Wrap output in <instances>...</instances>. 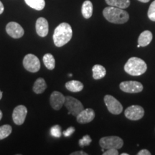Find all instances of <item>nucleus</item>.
<instances>
[{"instance_id": "nucleus-1", "label": "nucleus", "mask_w": 155, "mask_h": 155, "mask_svg": "<svg viewBox=\"0 0 155 155\" xmlns=\"http://www.w3.org/2000/svg\"><path fill=\"white\" fill-rule=\"evenodd\" d=\"M73 37V30L68 23H61L55 29L53 33V42L56 47H63L66 45Z\"/></svg>"}, {"instance_id": "nucleus-2", "label": "nucleus", "mask_w": 155, "mask_h": 155, "mask_svg": "<svg viewBox=\"0 0 155 155\" xmlns=\"http://www.w3.org/2000/svg\"><path fill=\"white\" fill-rule=\"evenodd\" d=\"M103 15L106 20L114 24H124L129 19V15L127 12L111 6H108L104 9Z\"/></svg>"}, {"instance_id": "nucleus-3", "label": "nucleus", "mask_w": 155, "mask_h": 155, "mask_svg": "<svg viewBox=\"0 0 155 155\" xmlns=\"http://www.w3.org/2000/svg\"><path fill=\"white\" fill-rule=\"evenodd\" d=\"M147 70V63L142 59L137 57L129 58L124 65V71L132 76L143 75Z\"/></svg>"}, {"instance_id": "nucleus-4", "label": "nucleus", "mask_w": 155, "mask_h": 155, "mask_svg": "<svg viewBox=\"0 0 155 155\" xmlns=\"http://www.w3.org/2000/svg\"><path fill=\"white\" fill-rule=\"evenodd\" d=\"M99 144L101 148H104V150L111 148L119 150L123 147L124 141L121 138L116 136H109L102 137L99 141Z\"/></svg>"}, {"instance_id": "nucleus-5", "label": "nucleus", "mask_w": 155, "mask_h": 155, "mask_svg": "<svg viewBox=\"0 0 155 155\" xmlns=\"http://www.w3.org/2000/svg\"><path fill=\"white\" fill-rule=\"evenodd\" d=\"M64 104L68 110V114H72L73 116H77L80 112L84 109L82 103L72 96H68L65 97Z\"/></svg>"}, {"instance_id": "nucleus-6", "label": "nucleus", "mask_w": 155, "mask_h": 155, "mask_svg": "<svg viewBox=\"0 0 155 155\" xmlns=\"http://www.w3.org/2000/svg\"><path fill=\"white\" fill-rule=\"evenodd\" d=\"M23 66L29 72L37 73L40 69V60L33 54H28L23 59Z\"/></svg>"}, {"instance_id": "nucleus-7", "label": "nucleus", "mask_w": 155, "mask_h": 155, "mask_svg": "<svg viewBox=\"0 0 155 155\" xmlns=\"http://www.w3.org/2000/svg\"><path fill=\"white\" fill-rule=\"evenodd\" d=\"M105 103L108 111L114 115H119L123 111V106L119 101L111 95H106L104 97Z\"/></svg>"}, {"instance_id": "nucleus-8", "label": "nucleus", "mask_w": 155, "mask_h": 155, "mask_svg": "<svg viewBox=\"0 0 155 155\" xmlns=\"http://www.w3.org/2000/svg\"><path fill=\"white\" fill-rule=\"evenodd\" d=\"M119 88L122 91L128 94H138L143 91V85L140 82L134 81H123L120 83Z\"/></svg>"}, {"instance_id": "nucleus-9", "label": "nucleus", "mask_w": 155, "mask_h": 155, "mask_svg": "<svg viewBox=\"0 0 155 155\" xmlns=\"http://www.w3.org/2000/svg\"><path fill=\"white\" fill-rule=\"evenodd\" d=\"M124 115L128 119L137 121L143 118L144 115V110L140 106L132 105L125 110Z\"/></svg>"}, {"instance_id": "nucleus-10", "label": "nucleus", "mask_w": 155, "mask_h": 155, "mask_svg": "<svg viewBox=\"0 0 155 155\" xmlns=\"http://www.w3.org/2000/svg\"><path fill=\"white\" fill-rule=\"evenodd\" d=\"M6 32L11 38L19 39L24 35L25 31L19 23L10 22L6 26Z\"/></svg>"}, {"instance_id": "nucleus-11", "label": "nucleus", "mask_w": 155, "mask_h": 155, "mask_svg": "<svg viewBox=\"0 0 155 155\" xmlns=\"http://www.w3.org/2000/svg\"><path fill=\"white\" fill-rule=\"evenodd\" d=\"M28 114V108L24 105H19L15 108L12 113V119L15 124L22 125L24 124Z\"/></svg>"}, {"instance_id": "nucleus-12", "label": "nucleus", "mask_w": 155, "mask_h": 155, "mask_svg": "<svg viewBox=\"0 0 155 155\" xmlns=\"http://www.w3.org/2000/svg\"><path fill=\"white\" fill-rule=\"evenodd\" d=\"M65 97L59 91H53L50 95V103L53 109L58 111L62 108L65 103Z\"/></svg>"}, {"instance_id": "nucleus-13", "label": "nucleus", "mask_w": 155, "mask_h": 155, "mask_svg": "<svg viewBox=\"0 0 155 155\" xmlns=\"http://www.w3.org/2000/svg\"><path fill=\"white\" fill-rule=\"evenodd\" d=\"M37 34L41 38H45L48 35L49 32V25L48 20L44 17H39L37 19L35 24Z\"/></svg>"}, {"instance_id": "nucleus-14", "label": "nucleus", "mask_w": 155, "mask_h": 155, "mask_svg": "<svg viewBox=\"0 0 155 155\" xmlns=\"http://www.w3.org/2000/svg\"><path fill=\"white\" fill-rule=\"evenodd\" d=\"M95 116L96 114L92 108H86L78 114V115L76 116V119L79 124H83L91 122L94 119Z\"/></svg>"}, {"instance_id": "nucleus-15", "label": "nucleus", "mask_w": 155, "mask_h": 155, "mask_svg": "<svg viewBox=\"0 0 155 155\" xmlns=\"http://www.w3.org/2000/svg\"><path fill=\"white\" fill-rule=\"evenodd\" d=\"M153 38V35L150 30H145L142 32L138 38V44L141 47H146L150 44Z\"/></svg>"}, {"instance_id": "nucleus-16", "label": "nucleus", "mask_w": 155, "mask_h": 155, "mask_svg": "<svg viewBox=\"0 0 155 155\" xmlns=\"http://www.w3.org/2000/svg\"><path fill=\"white\" fill-rule=\"evenodd\" d=\"M93 4L89 0H86L83 3L82 7H81V13H82L83 17L85 19L91 18L93 15Z\"/></svg>"}, {"instance_id": "nucleus-17", "label": "nucleus", "mask_w": 155, "mask_h": 155, "mask_svg": "<svg viewBox=\"0 0 155 155\" xmlns=\"http://www.w3.org/2000/svg\"><path fill=\"white\" fill-rule=\"evenodd\" d=\"M83 84L81 81H70L65 83V88H66L69 91L77 93L80 92L83 89Z\"/></svg>"}, {"instance_id": "nucleus-18", "label": "nucleus", "mask_w": 155, "mask_h": 155, "mask_svg": "<svg viewBox=\"0 0 155 155\" xmlns=\"http://www.w3.org/2000/svg\"><path fill=\"white\" fill-rule=\"evenodd\" d=\"M93 78L95 80H99L105 77L106 75V70L105 68L101 65H95L92 68Z\"/></svg>"}, {"instance_id": "nucleus-19", "label": "nucleus", "mask_w": 155, "mask_h": 155, "mask_svg": "<svg viewBox=\"0 0 155 155\" xmlns=\"http://www.w3.org/2000/svg\"><path fill=\"white\" fill-rule=\"evenodd\" d=\"M47 88V84L45 81L42 78H39L37 79L33 86V91L37 94H42Z\"/></svg>"}, {"instance_id": "nucleus-20", "label": "nucleus", "mask_w": 155, "mask_h": 155, "mask_svg": "<svg viewBox=\"0 0 155 155\" xmlns=\"http://www.w3.org/2000/svg\"><path fill=\"white\" fill-rule=\"evenodd\" d=\"M108 6L119 7L121 9H126L130 5V0H105Z\"/></svg>"}, {"instance_id": "nucleus-21", "label": "nucleus", "mask_w": 155, "mask_h": 155, "mask_svg": "<svg viewBox=\"0 0 155 155\" xmlns=\"http://www.w3.org/2000/svg\"><path fill=\"white\" fill-rule=\"evenodd\" d=\"M25 2L29 7L38 11L42 10L45 6V0H25Z\"/></svg>"}, {"instance_id": "nucleus-22", "label": "nucleus", "mask_w": 155, "mask_h": 155, "mask_svg": "<svg viewBox=\"0 0 155 155\" xmlns=\"http://www.w3.org/2000/svg\"><path fill=\"white\" fill-rule=\"evenodd\" d=\"M43 63L48 70H53L55 67V60L53 55L50 53H47L43 56Z\"/></svg>"}, {"instance_id": "nucleus-23", "label": "nucleus", "mask_w": 155, "mask_h": 155, "mask_svg": "<svg viewBox=\"0 0 155 155\" xmlns=\"http://www.w3.org/2000/svg\"><path fill=\"white\" fill-rule=\"evenodd\" d=\"M12 131V128L10 125L5 124L0 127V140L5 139L11 134Z\"/></svg>"}, {"instance_id": "nucleus-24", "label": "nucleus", "mask_w": 155, "mask_h": 155, "mask_svg": "<svg viewBox=\"0 0 155 155\" xmlns=\"http://www.w3.org/2000/svg\"><path fill=\"white\" fill-rule=\"evenodd\" d=\"M50 134H51L53 137H56V138H59L63 134V132L61 131V127L59 125L54 126L50 129Z\"/></svg>"}, {"instance_id": "nucleus-25", "label": "nucleus", "mask_w": 155, "mask_h": 155, "mask_svg": "<svg viewBox=\"0 0 155 155\" xmlns=\"http://www.w3.org/2000/svg\"><path fill=\"white\" fill-rule=\"evenodd\" d=\"M147 15L150 20L155 22V0L151 3L150 7H149Z\"/></svg>"}, {"instance_id": "nucleus-26", "label": "nucleus", "mask_w": 155, "mask_h": 155, "mask_svg": "<svg viewBox=\"0 0 155 155\" xmlns=\"http://www.w3.org/2000/svg\"><path fill=\"white\" fill-rule=\"evenodd\" d=\"M91 141L92 139L90 137V136L85 135L82 139L79 140V145L82 147L85 146H88V145L91 143Z\"/></svg>"}, {"instance_id": "nucleus-27", "label": "nucleus", "mask_w": 155, "mask_h": 155, "mask_svg": "<svg viewBox=\"0 0 155 155\" xmlns=\"http://www.w3.org/2000/svg\"><path fill=\"white\" fill-rule=\"evenodd\" d=\"M104 155H118L119 154V152H118V150L114 148L108 149V150H106V152H104L103 153Z\"/></svg>"}, {"instance_id": "nucleus-28", "label": "nucleus", "mask_w": 155, "mask_h": 155, "mask_svg": "<svg viewBox=\"0 0 155 155\" xmlns=\"http://www.w3.org/2000/svg\"><path fill=\"white\" fill-rule=\"evenodd\" d=\"M75 128L73 127H69L68 129H67L65 131H64L63 132V134L65 136V137H70V136H71L73 133L75 132Z\"/></svg>"}, {"instance_id": "nucleus-29", "label": "nucleus", "mask_w": 155, "mask_h": 155, "mask_svg": "<svg viewBox=\"0 0 155 155\" xmlns=\"http://www.w3.org/2000/svg\"><path fill=\"white\" fill-rule=\"evenodd\" d=\"M137 155H151V152L147 150H141L137 153Z\"/></svg>"}, {"instance_id": "nucleus-30", "label": "nucleus", "mask_w": 155, "mask_h": 155, "mask_svg": "<svg viewBox=\"0 0 155 155\" xmlns=\"http://www.w3.org/2000/svg\"><path fill=\"white\" fill-rule=\"evenodd\" d=\"M71 155H88V154L86 152H84L83 151H78V152L71 153Z\"/></svg>"}, {"instance_id": "nucleus-31", "label": "nucleus", "mask_w": 155, "mask_h": 155, "mask_svg": "<svg viewBox=\"0 0 155 155\" xmlns=\"http://www.w3.org/2000/svg\"><path fill=\"white\" fill-rule=\"evenodd\" d=\"M4 9H5V7H4L3 4L1 1H0V15L2 14L3 12H4Z\"/></svg>"}, {"instance_id": "nucleus-32", "label": "nucleus", "mask_w": 155, "mask_h": 155, "mask_svg": "<svg viewBox=\"0 0 155 155\" xmlns=\"http://www.w3.org/2000/svg\"><path fill=\"white\" fill-rule=\"evenodd\" d=\"M138 1L140 2H142V3H147V2H149L150 0H138Z\"/></svg>"}, {"instance_id": "nucleus-33", "label": "nucleus", "mask_w": 155, "mask_h": 155, "mask_svg": "<svg viewBox=\"0 0 155 155\" xmlns=\"http://www.w3.org/2000/svg\"><path fill=\"white\" fill-rule=\"evenodd\" d=\"M2 111L1 110H0V121H1V119H2Z\"/></svg>"}, {"instance_id": "nucleus-34", "label": "nucleus", "mask_w": 155, "mask_h": 155, "mask_svg": "<svg viewBox=\"0 0 155 155\" xmlns=\"http://www.w3.org/2000/svg\"><path fill=\"white\" fill-rule=\"evenodd\" d=\"M2 96H3L2 91H0V100H1L2 98Z\"/></svg>"}, {"instance_id": "nucleus-35", "label": "nucleus", "mask_w": 155, "mask_h": 155, "mask_svg": "<svg viewBox=\"0 0 155 155\" xmlns=\"http://www.w3.org/2000/svg\"><path fill=\"white\" fill-rule=\"evenodd\" d=\"M121 155H129V154H127V153H122Z\"/></svg>"}]
</instances>
